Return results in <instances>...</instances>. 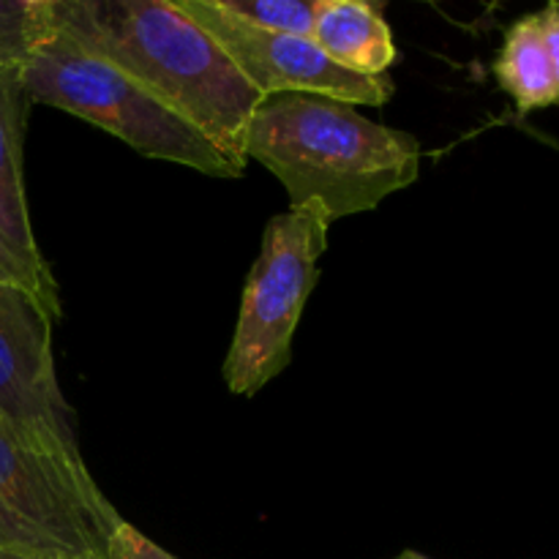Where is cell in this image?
<instances>
[{
    "label": "cell",
    "instance_id": "obj_16",
    "mask_svg": "<svg viewBox=\"0 0 559 559\" xmlns=\"http://www.w3.org/2000/svg\"><path fill=\"white\" fill-rule=\"evenodd\" d=\"M393 559H429V557L418 555V551H402V555H399V557H393Z\"/></svg>",
    "mask_w": 559,
    "mask_h": 559
},
{
    "label": "cell",
    "instance_id": "obj_9",
    "mask_svg": "<svg viewBox=\"0 0 559 559\" xmlns=\"http://www.w3.org/2000/svg\"><path fill=\"white\" fill-rule=\"evenodd\" d=\"M311 41L358 76H388L399 58L385 5L369 0H317Z\"/></svg>",
    "mask_w": 559,
    "mask_h": 559
},
{
    "label": "cell",
    "instance_id": "obj_12",
    "mask_svg": "<svg viewBox=\"0 0 559 559\" xmlns=\"http://www.w3.org/2000/svg\"><path fill=\"white\" fill-rule=\"evenodd\" d=\"M211 3L222 14L257 31L311 38L317 0H211Z\"/></svg>",
    "mask_w": 559,
    "mask_h": 559
},
{
    "label": "cell",
    "instance_id": "obj_5",
    "mask_svg": "<svg viewBox=\"0 0 559 559\" xmlns=\"http://www.w3.org/2000/svg\"><path fill=\"white\" fill-rule=\"evenodd\" d=\"M123 522L85 462H71L0 418V551L107 557Z\"/></svg>",
    "mask_w": 559,
    "mask_h": 559
},
{
    "label": "cell",
    "instance_id": "obj_10",
    "mask_svg": "<svg viewBox=\"0 0 559 559\" xmlns=\"http://www.w3.org/2000/svg\"><path fill=\"white\" fill-rule=\"evenodd\" d=\"M491 71L522 115L559 102V80L540 33L538 11L508 27Z\"/></svg>",
    "mask_w": 559,
    "mask_h": 559
},
{
    "label": "cell",
    "instance_id": "obj_2",
    "mask_svg": "<svg viewBox=\"0 0 559 559\" xmlns=\"http://www.w3.org/2000/svg\"><path fill=\"white\" fill-rule=\"evenodd\" d=\"M243 153L246 162L254 158L276 175L289 207L314 205L328 224L374 211L420 173V145L413 134L311 93L262 98Z\"/></svg>",
    "mask_w": 559,
    "mask_h": 559
},
{
    "label": "cell",
    "instance_id": "obj_6",
    "mask_svg": "<svg viewBox=\"0 0 559 559\" xmlns=\"http://www.w3.org/2000/svg\"><path fill=\"white\" fill-rule=\"evenodd\" d=\"M55 322L41 300L0 276V418L27 440L85 462L55 366Z\"/></svg>",
    "mask_w": 559,
    "mask_h": 559
},
{
    "label": "cell",
    "instance_id": "obj_14",
    "mask_svg": "<svg viewBox=\"0 0 559 559\" xmlns=\"http://www.w3.org/2000/svg\"><path fill=\"white\" fill-rule=\"evenodd\" d=\"M538 22H540V33H544L546 49H549L551 66H555V74L559 80V3L551 0L544 11H538Z\"/></svg>",
    "mask_w": 559,
    "mask_h": 559
},
{
    "label": "cell",
    "instance_id": "obj_7",
    "mask_svg": "<svg viewBox=\"0 0 559 559\" xmlns=\"http://www.w3.org/2000/svg\"><path fill=\"white\" fill-rule=\"evenodd\" d=\"M200 22L262 98L311 93L349 107H382L393 98L391 76H358L333 63L309 36L267 33L216 11L211 0H175Z\"/></svg>",
    "mask_w": 559,
    "mask_h": 559
},
{
    "label": "cell",
    "instance_id": "obj_4",
    "mask_svg": "<svg viewBox=\"0 0 559 559\" xmlns=\"http://www.w3.org/2000/svg\"><path fill=\"white\" fill-rule=\"evenodd\" d=\"M328 227L314 205L289 207L267 222L224 360V382L235 396H257L293 360V338L320 276Z\"/></svg>",
    "mask_w": 559,
    "mask_h": 559
},
{
    "label": "cell",
    "instance_id": "obj_3",
    "mask_svg": "<svg viewBox=\"0 0 559 559\" xmlns=\"http://www.w3.org/2000/svg\"><path fill=\"white\" fill-rule=\"evenodd\" d=\"M20 74L27 102L87 120L123 140L140 156L180 164L211 178L243 175V167L229 162L200 129L153 96L142 82L60 33L33 52Z\"/></svg>",
    "mask_w": 559,
    "mask_h": 559
},
{
    "label": "cell",
    "instance_id": "obj_15",
    "mask_svg": "<svg viewBox=\"0 0 559 559\" xmlns=\"http://www.w3.org/2000/svg\"><path fill=\"white\" fill-rule=\"evenodd\" d=\"M0 559H107V557H58V555H14V551H0Z\"/></svg>",
    "mask_w": 559,
    "mask_h": 559
},
{
    "label": "cell",
    "instance_id": "obj_11",
    "mask_svg": "<svg viewBox=\"0 0 559 559\" xmlns=\"http://www.w3.org/2000/svg\"><path fill=\"white\" fill-rule=\"evenodd\" d=\"M58 33L52 0H0V66H22Z\"/></svg>",
    "mask_w": 559,
    "mask_h": 559
},
{
    "label": "cell",
    "instance_id": "obj_1",
    "mask_svg": "<svg viewBox=\"0 0 559 559\" xmlns=\"http://www.w3.org/2000/svg\"><path fill=\"white\" fill-rule=\"evenodd\" d=\"M60 36L102 55L246 169L262 96L222 44L175 0H52Z\"/></svg>",
    "mask_w": 559,
    "mask_h": 559
},
{
    "label": "cell",
    "instance_id": "obj_8",
    "mask_svg": "<svg viewBox=\"0 0 559 559\" xmlns=\"http://www.w3.org/2000/svg\"><path fill=\"white\" fill-rule=\"evenodd\" d=\"M27 107L20 69L0 66V276L27 289L60 322V287L33 233L25 197L22 145Z\"/></svg>",
    "mask_w": 559,
    "mask_h": 559
},
{
    "label": "cell",
    "instance_id": "obj_13",
    "mask_svg": "<svg viewBox=\"0 0 559 559\" xmlns=\"http://www.w3.org/2000/svg\"><path fill=\"white\" fill-rule=\"evenodd\" d=\"M107 559H178L169 555L167 549L151 540L147 535H142L134 524L123 522L118 524V530L112 533L107 546Z\"/></svg>",
    "mask_w": 559,
    "mask_h": 559
}]
</instances>
